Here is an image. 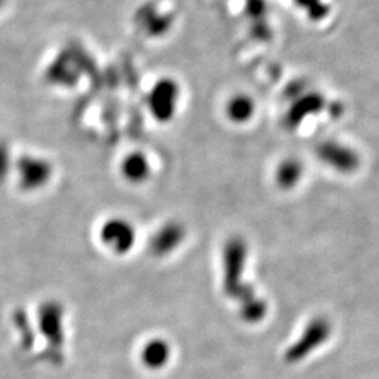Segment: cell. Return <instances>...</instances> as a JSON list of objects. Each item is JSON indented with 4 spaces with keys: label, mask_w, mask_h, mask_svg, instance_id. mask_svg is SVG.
<instances>
[{
    "label": "cell",
    "mask_w": 379,
    "mask_h": 379,
    "mask_svg": "<svg viewBox=\"0 0 379 379\" xmlns=\"http://www.w3.org/2000/svg\"><path fill=\"white\" fill-rule=\"evenodd\" d=\"M147 165L142 156H131L124 163V175L134 182H140L146 176Z\"/></svg>",
    "instance_id": "3"
},
{
    "label": "cell",
    "mask_w": 379,
    "mask_h": 379,
    "mask_svg": "<svg viewBox=\"0 0 379 379\" xmlns=\"http://www.w3.org/2000/svg\"><path fill=\"white\" fill-rule=\"evenodd\" d=\"M170 358V347L165 340H150L143 347L142 361L149 370H160Z\"/></svg>",
    "instance_id": "2"
},
{
    "label": "cell",
    "mask_w": 379,
    "mask_h": 379,
    "mask_svg": "<svg viewBox=\"0 0 379 379\" xmlns=\"http://www.w3.org/2000/svg\"><path fill=\"white\" fill-rule=\"evenodd\" d=\"M103 240L115 251H124L131 247L134 234L127 224L115 221L103 228Z\"/></svg>",
    "instance_id": "1"
}]
</instances>
